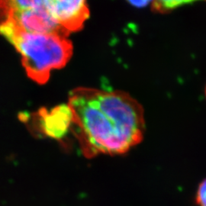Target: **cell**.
Returning <instances> with one entry per match:
<instances>
[{
    "label": "cell",
    "mask_w": 206,
    "mask_h": 206,
    "mask_svg": "<svg viewBox=\"0 0 206 206\" xmlns=\"http://www.w3.org/2000/svg\"><path fill=\"white\" fill-rule=\"evenodd\" d=\"M67 105L86 157L123 154L143 140L144 109L128 93L78 87L70 92Z\"/></svg>",
    "instance_id": "6da1fadb"
},
{
    "label": "cell",
    "mask_w": 206,
    "mask_h": 206,
    "mask_svg": "<svg viewBox=\"0 0 206 206\" xmlns=\"http://www.w3.org/2000/svg\"><path fill=\"white\" fill-rule=\"evenodd\" d=\"M49 0H0V23H2L19 11L49 7Z\"/></svg>",
    "instance_id": "8992f818"
},
{
    "label": "cell",
    "mask_w": 206,
    "mask_h": 206,
    "mask_svg": "<svg viewBox=\"0 0 206 206\" xmlns=\"http://www.w3.org/2000/svg\"><path fill=\"white\" fill-rule=\"evenodd\" d=\"M196 202L199 206H206V179L199 186L196 195Z\"/></svg>",
    "instance_id": "ba28073f"
},
{
    "label": "cell",
    "mask_w": 206,
    "mask_h": 206,
    "mask_svg": "<svg viewBox=\"0 0 206 206\" xmlns=\"http://www.w3.org/2000/svg\"><path fill=\"white\" fill-rule=\"evenodd\" d=\"M48 5L58 24L70 34L80 31L90 15L86 0H49Z\"/></svg>",
    "instance_id": "5b68a950"
},
{
    "label": "cell",
    "mask_w": 206,
    "mask_h": 206,
    "mask_svg": "<svg viewBox=\"0 0 206 206\" xmlns=\"http://www.w3.org/2000/svg\"><path fill=\"white\" fill-rule=\"evenodd\" d=\"M20 119L30 124V128L38 135L63 141L70 130H73V115L68 105H60L51 110L41 108L31 115L22 113Z\"/></svg>",
    "instance_id": "3957f363"
},
{
    "label": "cell",
    "mask_w": 206,
    "mask_h": 206,
    "mask_svg": "<svg viewBox=\"0 0 206 206\" xmlns=\"http://www.w3.org/2000/svg\"><path fill=\"white\" fill-rule=\"evenodd\" d=\"M128 2L137 8H144L153 2V0H127Z\"/></svg>",
    "instance_id": "9c48e42d"
},
{
    "label": "cell",
    "mask_w": 206,
    "mask_h": 206,
    "mask_svg": "<svg viewBox=\"0 0 206 206\" xmlns=\"http://www.w3.org/2000/svg\"><path fill=\"white\" fill-rule=\"evenodd\" d=\"M205 95H206V88H205Z\"/></svg>",
    "instance_id": "30bf717a"
},
{
    "label": "cell",
    "mask_w": 206,
    "mask_h": 206,
    "mask_svg": "<svg viewBox=\"0 0 206 206\" xmlns=\"http://www.w3.org/2000/svg\"><path fill=\"white\" fill-rule=\"evenodd\" d=\"M206 0H153L152 9L160 13H166L186 4Z\"/></svg>",
    "instance_id": "52a82bcc"
},
{
    "label": "cell",
    "mask_w": 206,
    "mask_h": 206,
    "mask_svg": "<svg viewBox=\"0 0 206 206\" xmlns=\"http://www.w3.org/2000/svg\"><path fill=\"white\" fill-rule=\"evenodd\" d=\"M0 34L20 53L27 76L38 84L46 83L51 71L64 67L73 56L67 36L28 33L9 22L0 23Z\"/></svg>",
    "instance_id": "7a4b0ae2"
},
{
    "label": "cell",
    "mask_w": 206,
    "mask_h": 206,
    "mask_svg": "<svg viewBox=\"0 0 206 206\" xmlns=\"http://www.w3.org/2000/svg\"><path fill=\"white\" fill-rule=\"evenodd\" d=\"M5 22L15 24L28 33L60 34L68 37L70 33L58 24L49 7H39L14 14Z\"/></svg>",
    "instance_id": "277c9868"
}]
</instances>
